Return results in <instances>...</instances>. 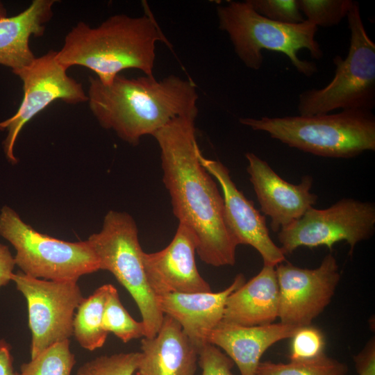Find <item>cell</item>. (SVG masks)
<instances>
[{
	"label": "cell",
	"instance_id": "13",
	"mask_svg": "<svg viewBox=\"0 0 375 375\" xmlns=\"http://www.w3.org/2000/svg\"><path fill=\"white\" fill-rule=\"evenodd\" d=\"M198 158L222 188L226 223L238 245H249L257 250L264 265L275 267L283 262L285 255L271 239L265 216L238 189L228 168L219 161L205 158L200 149Z\"/></svg>",
	"mask_w": 375,
	"mask_h": 375
},
{
	"label": "cell",
	"instance_id": "27",
	"mask_svg": "<svg viewBox=\"0 0 375 375\" xmlns=\"http://www.w3.org/2000/svg\"><path fill=\"white\" fill-rule=\"evenodd\" d=\"M290 360H306L324 354L325 338L323 333L312 325L299 328L291 338Z\"/></svg>",
	"mask_w": 375,
	"mask_h": 375
},
{
	"label": "cell",
	"instance_id": "32",
	"mask_svg": "<svg viewBox=\"0 0 375 375\" xmlns=\"http://www.w3.org/2000/svg\"><path fill=\"white\" fill-rule=\"evenodd\" d=\"M0 375H19L13 367L11 347L5 340H0Z\"/></svg>",
	"mask_w": 375,
	"mask_h": 375
},
{
	"label": "cell",
	"instance_id": "29",
	"mask_svg": "<svg viewBox=\"0 0 375 375\" xmlns=\"http://www.w3.org/2000/svg\"><path fill=\"white\" fill-rule=\"evenodd\" d=\"M198 364L201 375H233V360L220 349L207 344L199 350Z\"/></svg>",
	"mask_w": 375,
	"mask_h": 375
},
{
	"label": "cell",
	"instance_id": "18",
	"mask_svg": "<svg viewBox=\"0 0 375 375\" xmlns=\"http://www.w3.org/2000/svg\"><path fill=\"white\" fill-rule=\"evenodd\" d=\"M138 375H194L199 349L172 317L164 315L157 334L141 340Z\"/></svg>",
	"mask_w": 375,
	"mask_h": 375
},
{
	"label": "cell",
	"instance_id": "23",
	"mask_svg": "<svg viewBox=\"0 0 375 375\" xmlns=\"http://www.w3.org/2000/svg\"><path fill=\"white\" fill-rule=\"evenodd\" d=\"M103 326L108 333H113L124 343L145 336L144 324L131 316L122 305L117 290L111 284L104 307Z\"/></svg>",
	"mask_w": 375,
	"mask_h": 375
},
{
	"label": "cell",
	"instance_id": "9",
	"mask_svg": "<svg viewBox=\"0 0 375 375\" xmlns=\"http://www.w3.org/2000/svg\"><path fill=\"white\" fill-rule=\"evenodd\" d=\"M375 231V205L353 198H343L325 209L310 208L304 215L278 233L285 255L299 247L326 246L332 250L346 241L349 255L356 244L370 238Z\"/></svg>",
	"mask_w": 375,
	"mask_h": 375
},
{
	"label": "cell",
	"instance_id": "6",
	"mask_svg": "<svg viewBox=\"0 0 375 375\" xmlns=\"http://www.w3.org/2000/svg\"><path fill=\"white\" fill-rule=\"evenodd\" d=\"M347 18L350 31L347 55L333 59L335 75L328 85L299 94V115H323L336 109L372 111L375 106V43L365 28L358 2L353 1Z\"/></svg>",
	"mask_w": 375,
	"mask_h": 375
},
{
	"label": "cell",
	"instance_id": "33",
	"mask_svg": "<svg viewBox=\"0 0 375 375\" xmlns=\"http://www.w3.org/2000/svg\"><path fill=\"white\" fill-rule=\"evenodd\" d=\"M4 17H6V11L3 5L0 1V19Z\"/></svg>",
	"mask_w": 375,
	"mask_h": 375
},
{
	"label": "cell",
	"instance_id": "25",
	"mask_svg": "<svg viewBox=\"0 0 375 375\" xmlns=\"http://www.w3.org/2000/svg\"><path fill=\"white\" fill-rule=\"evenodd\" d=\"M352 3L351 0H298L306 20L317 28L338 25L347 17Z\"/></svg>",
	"mask_w": 375,
	"mask_h": 375
},
{
	"label": "cell",
	"instance_id": "22",
	"mask_svg": "<svg viewBox=\"0 0 375 375\" xmlns=\"http://www.w3.org/2000/svg\"><path fill=\"white\" fill-rule=\"evenodd\" d=\"M347 366L325 353L310 360L288 363L260 362L256 375H347Z\"/></svg>",
	"mask_w": 375,
	"mask_h": 375
},
{
	"label": "cell",
	"instance_id": "19",
	"mask_svg": "<svg viewBox=\"0 0 375 375\" xmlns=\"http://www.w3.org/2000/svg\"><path fill=\"white\" fill-rule=\"evenodd\" d=\"M278 300L276 269L264 265L228 297L222 321L244 326L272 324L278 316Z\"/></svg>",
	"mask_w": 375,
	"mask_h": 375
},
{
	"label": "cell",
	"instance_id": "8",
	"mask_svg": "<svg viewBox=\"0 0 375 375\" xmlns=\"http://www.w3.org/2000/svg\"><path fill=\"white\" fill-rule=\"evenodd\" d=\"M0 235L15 249V265L31 277L77 282L81 276L100 270L88 240L66 242L40 233L8 206L1 209Z\"/></svg>",
	"mask_w": 375,
	"mask_h": 375
},
{
	"label": "cell",
	"instance_id": "7",
	"mask_svg": "<svg viewBox=\"0 0 375 375\" xmlns=\"http://www.w3.org/2000/svg\"><path fill=\"white\" fill-rule=\"evenodd\" d=\"M88 241L98 258L100 269L112 273L135 301L145 327L144 337H154L164 314L147 282L143 251L132 216L124 212L108 211L101 231L91 235Z\"/></svg>",
	"mask_w": 375,
	"mask_h": 375
},
{
	"label": "cell",
	"instance_id": "11",
	"mask_svg": "<svg viewBox=\"0 0 375 375\" xmlns=\"http://www.w3.org/2000/svg\"><path fill=\"white\" fill-rule=\"evenodd\" d=\"M57 51L51 50L35 58L28 65L12 70L23 83L24 96L16 113L0 122V130L7 131L3 142L6 158L17 162L14 154L16 140L23 126L55 100L77 104L88 101L82 85L69 76L67 69L56 59Z\"/></svg>",
	"mask_w": 375,
	"mask_h": 375
},
{
	"label": "cell",
	"instance_id": "24",
	"mask_svg": "<svg viewBox=\"0 0 375 375\" xmlns=\"http://www.w3.org/2000/svg\"><path fill=\"white\" fill-rule=\"evenodd\" d=\"M76 364L69 340L51 345L21 366L19 375H71Z\"/></svg>",
	"mask_w": 375,
	"mask_h": 375
},
{
	"label": "cell",
	"instance_id": "21",
	"mask_svg": "<svg viewBox=\"0 0 375 375\" xmlns=\"http://www.w3.org/2000/svg\"><path fill=\"white\" fill-rule=\"evenodd\" d=\"M110 285L104 284L84 298L74 314L73 335L80 346L88 351L102 347L108 334L103 326V315Z\"/></svg>",
	"mask_w": 375,
	"mask_h": 375
},
{
	"label": "cell",
	"instance_id": "16",
	"mask_svg": "<svg viewBox=\"0 0 375 375\" xmlns=\"http://www.w3.org/2000/svg\"><path fill=\"white\" fill-rule=\"evenodd\" d=\"M244 283V275L239 274L218 292L169 293L157 300L163 314L175 319L199 350L208 344L210 333L222 321L228 297Z\"/></svg>",
	"mask_w": 375,
	"mask_h": 375
},
{
	"label": "cell",
	"instance_id": "14",
	"mask_svg": "<svg viewBox=\"0 0 375 375\" xmlns=\"http://www.w3.org/2000/svg\"><path fill=\"white\" fill-rule=\"evenodd\" d=\"M196 250L194 234L179 223L172 240L165 248L154 253L143 251L147 282L156 297L169 293L212 291L197 269Z\"/></svg>",
	"mask_w": 375,
	"mask_h": 375
},
{
	"label": "cell",
	"instance_id": "30",
	"mask_svg": "<svg viewBox=\"0 0 375 375\" xmlns=\"http://www.w3.org/2000/svg\"><path fill=\"white\" fill-rule=\"evenodd\" d=\"M358 375H375V340L370 339L363 349L353 356Z\"/></svg>",
	"mask_w": 375,
	"mask_h": 375
},
{
	"label": "cell",
	"instance_id": "1",
	"mask_svg": "<svg viewBox=\"0 0 375 375\" xmlns=\"http://www.w3.org/2000/svg\"><path fill=\"white\" fill-rule=\"evenodd\" d=\"M196 117H176L152 135L160 150L162 181L174 215L195 235L200 259L214 267L233 266L238 244L226 223L223 197L198 158Z\"/></svg>",
	"mask_w": 375,
	"mask_h": 375
},
{
	"label": "cell",
	"instance_id": "26",
	"mask_svg": "<svg viewBox=\"0 0 375 375\" xmlns=\"http://www.w3.org/2000/svg\"><path fill=\"white\" fill-rule=\"evenodd\" d=\"M140 356V352L101 356L81 365L77 375H133Z\"/></svg>",
	"mask_w": 375,
	"mask_h": 375
},
{
	"label": "cell",
	"instance_id": "20",
	"mask_svg": "<svg viewBox=\"0 0 375 375\" xmlns=\"http://www.w3.org/2000/svg\"><path fill=\"white\" fill-rule=\"evenodd\" d=\"M55 0H33L23 12L0 19V65L16 70L35 58L29 46L31 36L43 35L53 17Z\"/></svg>",
	"mask_w": 375,
	"mask_h": 375
},
{
	"label": "cell",
	"instance_id": "31",
	"mask_svg": "<svg viewBox=\"0 0 375 375\" xmlns=\"http://www.w3.org/2000/svg\"><path fill=\"white\" fill-rule=\"evenodd\" d=\"M15 265L14 257L8 247L0 243V290L12 281Z\"/></svg>",
	"mask_w": 375,
	"mask_h": 375
},
{
	"label": "cell",
	"instance_id": "17",
	"mask_svg": "<svg viewBox=\"0 0 375 375\" xmlns=\"http://www.w3.org/2000/svg\"><path fill=\"white\" fill-rule=\"evenodd\" d=\"M298 328L281 322L244 326L222 321L210 333L208 342L224 350L240 375H256L263 353L276 342L291 338Z\"/></svg>",
	"mask_w": 375,
	"mask_h": 375
},
{
	"label": "cell",
	"instance_id": "4",
	"mask_svg": "<svg viewBox=\"0 0 375 375\" xmlns=\"http://www.w3.org/2000/svg\"><path fill=\"white\" fill-rule=\"evenodd\" d=\"M254 131L267 133L290 147L311 154L351 158L375 150V117L372 110H342L335 114L240 118Z\"/></svg>",
	"mask_w": 375,
	"mask_h": 375
},
{
	"label": "cell",
	"instance_id": "12",
	"mask_svg": "<svg viewBox=\"0 0 375 375\" xmlns=\"http://www.w3.org/2000/svg\"><path fill=\"white\" fill-rule=\"evenodd\" d=\"M280 322L302 327L311 325L330 303L340 274L335 258L327 254L315 269L281 262L276 269Z\"/></svg>",
	"mask_w": 375,
	"mask_h": 375
},
{
	"label": "cell",
	"instance_id": "15",
	"mask_svg": "<svg viewBox=\"0 0 375 375\" xmlns=\"http://www.w3.org/2000/svg\"><path fill=\"white\" fill-rule=\"evenodd\" d=\"M245 157L247 171L260 210L270 217V227L274 233L301 217L317 201V196L310 192L311 176H303L300 183L292 184L253 153L248 152Z\"/></svg>",
	"mask_w": 375,
	"mask_h": 375
},
{
	"label": "cell",
	"instance_id": "3",
	"mask_svg": "<svg viewBox=\"0 0 375 375\" xmlns=\"http://www.w3.org/2000/svg\"><path fill=\"white\" fill-rule=\"evenodd\" d=\"M159 41L168 44L151 13L137 17L116 14L95 28L79 22L66 35L56 59L66 69L73 65L87 67L102 84L110 85L120 72L128 69L153 76Z\"/></svg>",
	"mask_w": 375,
	"mask_h": 375
},
{
	"label": "cell",
	"instance_id": "5",
	"mask_svg": "<svg viewBox=\"0 0 375 375\" xmlns=\"http://www.w3.org/2000/svg\"><path fill=\"white\" fill-rule=\"evenodd\" d=\"M219 28L226 32L234 51L249 69H259L263 63L262 51L285 54L301 74L311 76L317 71L314 62L299 58L298 53L306 49L319 60L323 52L315 40L318 28L305 19L299 24L276 22L256 12L247 1H230L217 7Z\"/></svg>",
	"mask_w": 375,
	"mask_h": 375
},
{
	"label": "cell",
	"instance_id": "28",
	"mask_svg": "<svg viewBox=\"0 0 375 375\" xmlns=\"http://www.w3.org/2000/svg\"><path fill=\"white\" fill-rule=\"evenodd\" d=\"M252 8L270 20L288 24L305 21L298 0H247Z\"/></svg>",
	"mask_w": 375,
	"mask_h": 375
},
{
	"label": "cell",
	"instance_id": "10",
	"mask_svg": "<svg viewBox=\"0 0 375 375\" xmlns=\"http://www.w3.org/2000/svg\"><path fill=\"white\" fill-rule=\"evenodd\" d=\"M12 281L27 302L31 358L69 340L75 310L84 299L77 282L40 279L21 271L13 274Z\"/></svg>",
	"mask_w": 375,
	"mask_h": 375
},
{
	"label": "cell",
	"instance_id": "2",
	"mask_svg": "<svg viewBox=\"0 0 375 375\" xmlns=\"http://www.w3.org/2000/svg\"><path fill=\"white\" fill-rule=\"evenodd\" d=\"M89 83V108L99 124L133 146L176 117L198 114L195 84L174 74L162 80L118 75L110 85L90 76Z\"/></svg>",
	"mask_w": 375,
	"mask_h": 375
}]
</instances>
